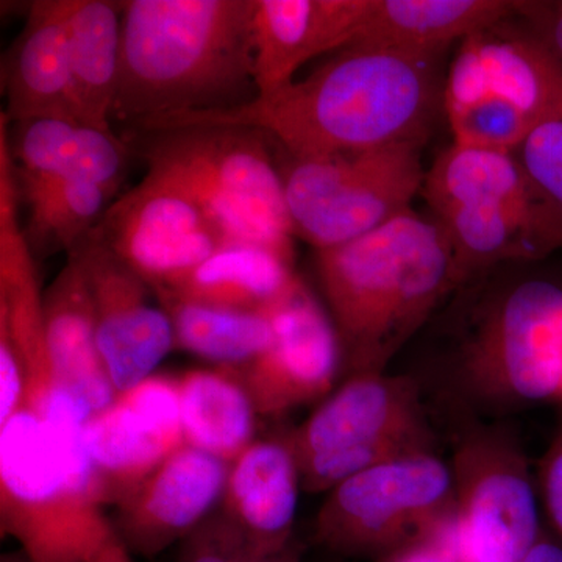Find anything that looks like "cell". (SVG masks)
Returning <instances> with one entry per match:
<instances>
[{
  "instance_id": "6da1fadb",
  "label": "cell",
  "mask_w": 562,
  "mask_h": 562,
  "mask_svg": "<svg viewBox=\"0 0 562 562\" xmlns=\"http://www.w3.org/2000/svg\"><path fill=\"white\" fill-rule=\"evenodd\" d=\"M438 55L350 46L305 80L228 109L183 111L138 132L241 127L268 135L291 157H324L420 140L438 106Z\"/></svg>"
},
{
  "instance_id": "7a4b0ae2",
  "label": "cell",
  "mask_w": 562,
  "mask_h": 562,
  "mask_svg": "<svg viewBox=\"0 0 562 562\" xmlns=\"http://www.w3.org/2000/svg\"><path fill=\"white\" fill-rule=\"evenodd\" d=\"M255 0L122 2L113 117L132 122L228 109L254 85Z\"/></svg>"
},
{
  "instance_id": "3957f363",
  "label": "cell",
  "mask_w": 562,
  "mask_h": 562,
  "mask_svg": "<svg viewBox=\"0 0 562 562\" xmlns=\"http://www.w3.org/2000/svg\"><path fill=\"white\" fill-rule=\"evenodd\" d=\"M317 273L351 375L383 373L458 281L441 225L413 210L353 241L317 250Z\"/></svg>"
},
{
  "instance_id": "277c9868",
  "label": "cell",
  "mask_w": 562,
  "mask_h": 562,
  "mask_svg": "<svg viewBox=\"0 0 562 562\" xmlns=\"http://www.w3.org/2000/svg\"><path fill=\"white\" fill-rule=\"evenodd\" d=\"M106 508L83 432L25 408L0 425V531L29 561L136 562Z\"/></svg>"
},
{
  "instance_id": "5b68a950",
  "label": "cell",
  "mask_w": 562,
  "mask_h": 562,
  "mask_svg": "<svg viewBox=\"0 0 562 562\" xmlns=\"http://www.w3.org/2000/svg\"><path fill=\"white\" fill-rule=\"evenodd\" d=\"M420 140L281 166L292 232L316 250L368 235L405 211L424 188Z\"/></svg>"
},
{
  "instance_id": "8992f818",
  "label": "cell",
  "mask_w": 562,
  "mask_h": 562,
  "mask_svg": "<svg viewBox=\"0 0 562 562\" xmlns=\"http://www.w3.org/2000/svg\"><path fill=\"white\" fill-rule=\"evenodd\" d=\"M284 439L302 490L330 492L382 462L428 450L419 387L408 376L355 373Z\"/></svg>"
},
{
  "instance_id": "52a82bcc",
  "label": "cell",
  "mask_w": 562,
  "mask_h": 562,
  "mask_svg": "<svg viewBox=\"0 0 562 562\" xmlns=\"http://www.w3.org/2000/svg\"><path fill=\"white\" fill-rule=\"evenodd\" d=\"M327 494L314 541L347 558L382 561L454 512L452 468L430 450L382 462Z\"/></svg>"
},
{
  "instance_id": "ba28073f",
  "label": "cell",
  "mask_w": 562,
  "mask_h": 562,
  "mask_svg": "<svg viewBox=\"0 0 562 562\" xmlns=\"http://www.w3.org/2000/svg\"><path fill=\"white\" fill-rule=\"evenodd\" d=\"M450 536L460 562H522L542 538L538 501L519 447L495 432L462 442L452 468Z\"/></svg>"
},
{
  "instance_id": "9c48e42d",
  "label": "cell",
  "mask_w": 562,
  "mask_h": 562,
  "mask_svg": "<svg viewBox=\"0 0 562 562\" xmlns=\"http://www.w3.org/2000/svg\"><path fill=\"white\" fill-rule=\"evenodd\" d=\"M20 188L11 157L9 133L0 131V330L20 357L25 376L22 408L57 430L81 432L91 414L61 386L44 322L41 291L32 247L20 224Z\"/></svg>"
},
{
  "instance_id": "30bf717a",
  "label": "cell",
  "mask_w": 562,
  "mask_h": 562,
  "mask_svg": "<svg viewBox=\"0 0 562 562\" xmlns=\"http://www.w3.org/2000/svg\"><path fill=\"white\" fill-rule=\"evenodd\" d=\"M562 288L549 280L517 284L492 310L469 355L476 390L492 401L560 397Z\"/></svg>"
},
{
  "instance_id": "8fae6325",
  "label": "cell",
  "mask_w": 562,
  "mask_h": 562,
  "mask_svg": "<svg viewBox=\"0 0 562 562\" xmlns=\"http://www.w3.org/2000/svg\"><path fill=\"white\" fill-rule=\"evenodd\" d=\"M91 236L155 290L225 244L198 202L158 169L111 203Z\"/></svg>"
},
{
  "instance_id": "7c38bea8",
  "label": "cell",
  "mask_w": 562,
  "mask_h": 562,
  "mask_svg": "<svg viewBox=\"0 0 562 562\" xmlns=\"http://www.w3.org/2000/svg\"><path fill=\"white\" fill-rule=\"evenodd\" d=\"M106 506H116L184 441L177 379L150 375L121 392L83 431Z\"/></svg>"
},
{
  "instance_id": "4fadbf2b",
  "label": "cell",
  "mask_w": 562,
  "mask_h": 562,
  "mask_svg": "<svg viewBox=\"0 0 562 562\" xmlns=\"http://www.w3.org/2000/svg\"><path fill=\"white\" fill-rule=\"evenodd\" d=\"M271 346L238 373L260 416H279L330 392L339 364L341 338L335 322L305 283L268 310Z\"/></svg>"
},
{
  "instance_id": "5bb4252c",
  "label": "cell",
  "mask_w": 562,
  "mask_h": 562,
  "mask_svg": "<svg viewBox=\"0 0 562 562\" xmlns=\"http://www.w3.org/2000/svg\"><path fill=\"white\" fill-rule=\"evenodd\" d=\"M512 18L461 41L443 87L446 111L495 98L535 125L562 111L561 66L525 22L509 24Z\"/></svg>"
},
{
  "instance_id": "9a60e30c",
  "label": "cell",
  "mask_w": 562,
  "mask_h": 562,
  "mask_svg": "<svg viewBox=\"0 0 562 562\" xmlns=\"http://www.w3.org/2000/svg\"><path fill=\"white\" fill-rule=\"evenodd\" d=\"M94 301L103 364L117 394L154 375L176 347L172 322L149 302L151 288L98 239L76 247Z\"/></svg>"
},
{
  "instance_id": "2e32d148",
  "label": "cell",
  "mask_w": 562,
  "mask_h": 562,
  "mask_svg": "<svg viewBox=\"0 0 562 562\" xmlns=\"http://www.w3.org/2000/svg\"><path fill=\"white\" fill-rule=\"evenodd\" d=\"M227 475V462L183 443L114 506L111 519L133 557L183 542L221 505Z\"/></svg>"
},
{
  "instance_id": "e0dca14e",
  "label": "cell",
  "mask_w": 562,
  "mask_h": 562,
  "mask_svg": "<svg viewBox=\"0 0 562 562\" xmlns=\"http://www.w3.org/2000/svg\"><path fill=\"white\" fill-rule=\"evenodd\" d=\"M138 154L187 162L238 195L284 232H292L280 166L269 150V136L241 127H184L138 132ZM295 238V236H294Z\"/></svg>"
},
{
  "instance_id": "ac0fdd59",
  "label": "cell",
  "mask_w": 562,
  "mask_h": 562,
  "mask_svg": "<svg viewBox=\"0 0 562 562\" xmlns=\"http://www.w3.org/2000/svg\"><path fill=\"white\" fill-rule=\"evenodd\" d=\"M369 0H255L251 18L257 95L286 87L302 65L357 38Z\"/></svg>"
},
{
  "instance_id": "d6986e66",
  "label": "cell",
  "mask_w": 562,
  "mask_h": 562,
  "mask_svg": "<svg viewBox=\"0 0 562 562\" xmlns=\"http://www.w3.org/2000/svg\"><path fill=\"white\" fill-rule=\"evenodd\" d=\"M453 251L457 280L503 261H536L562 250V217L543 195L484 201L436 213Z\"/></svg>"
},
{
  "instance_id": "ffe728a7",
  "label": "cell",
  "mask_w": 562,
  "mask_h": 562,
  "mask_svg": "<svg viewBox=\"0 0 562 562\" xmlns=\"http://www.w3.org/2000/svg\"><path fill=\"white\" fill-rule=\"evenodd\" d=\"M44 322L52 364L61 386L91 414L117 397L103 364L94 301L77 250L44 291Z\"/></svg>"
},
{
  "instance_id": "44dd1931",
  "label": "cell",
  "mask_w": 562,
  "mask_h": 562,
  "mask_svg": "<svg viewBox=\"0 0 562 562\" xmlns=\"http://www.w3.org/2000/svg\"><path fill=\"white\" fill-rule=\"evenodd\" d=\"M301 487V471L286 439L255 441L228 465L221 512L273 557L295 546Z\"/></svg>"
},
{
  "instance_id": "7402d4cb",
  "label": "cell",
  "mask_w": 562,
  "mask_h": 562,
  "mask_svg": "<svg viewBox=\"0 0 562 562\" xmlns=\"http://www.w3.org/2000/svg\"><path fill=\"white\" fill-rule=\"evenodd\" d=\"M74 0L33 2L7 65L10 122L36 117L76 120L70 99L69 18Z\"/></svg>"
},
{
  "instance_id": "603a6c76",
  "label": "cell",
  "mask_w": 562,
  "mask_h": 562,
  "mask_svg": "<svg viewBox=\"0 0 562 562\" xmlns=\"http://www.w3.org/2000/svg\"><path fill=\"white\" fill-rule=\"evenodd\" d=\"M9 143L18 179L92 181L117 190L132 154L113 132L63 117L13 122Z\"/></svg>"
},
{
  "instance_id": "cb8c5ba5",
  "label": "cell",
  "mask_w": 562,
  "mask_h": 562,
  "mask_svg": "<svg viewBox=\"0 0 562 562\" xmlns=\"http://www.w3.org/2000/svg\"><path fill=\"white\" fill-rule=\"evenodd\" d=\"M517 7L512 0H369L350 46L439 55L453 41L514 16Z\"/></svg>"
},
{
  "instance_id": "d4e9b609",
  "label": "cell",
  "mask_w": 562,
  "mask_h": 562,
  "mask_svg": "<svg viewBox=\"0 0 562 562\" xmlns=\"http://www.w3.org/2000/svg\"><path fill=\"white\" fill-rule=\"evenodd\" d=\"M301 283L294 262L276 251L231 244L179 279L151 291L217 308L266 312Z\"/></svg>"
},
{
  "instance_id": "484cf974",
  "label": "cell",
  "mask_w": 562,
  "mask_h": 562,
  "mask_svg": "<svg viewBox=\"0 0 562 562\" xmlns=\"http://www.w3.org/2000/svg\"><path fill=\"white\" fill-rule=\"evenodd\" d=\"M122 2L74 0L69 18L70 99L76 120L111 131L122 52Z\"/></svg>"
},
{
  "instance_id": "4316f807",
  "label": "cell",
  "mask_w": 562,
  "mask_h": 562,
  "mask_svg": "<svg viewBox=\"0 0 562 562\" xmlns=\"http://www.w3.org/2000/svg\"><path fill=\"white\" fill-rule=\"evenodd\" d=\"M184 441L228 465L257 441V409L232 369H194L177 376Z\"/></svg>"
},
{
  "instance_id": "83f0119b",
  "label": "cell",
  "mask_w": 562,
  "mask_h": 562,
  "mask_svg": "<svg viewBox=\"0 0 562 562\" xmlns=\"http://www.w3.org/2000/svg\"><path fill=\"white\" fill-rule=\"evenodd\" d=\"M157 297L172 322L176 347L216 362L220 368H243L271 346L273 328L268 310L241 312L171 295Z\"/></svg>"
},
{
  "instance_id": "f1b7e54d",
  "label": "cell",
  "mask_w": 562,
  "mask_h": 562,
  "mask_svg": "<svg viewBox=\"0 0 562 562\" xmlns=\"http://www.w3.org/2000/svg\"><path fill=\"white\" fill-rule=\"evenodd\" d=\"M20 195L29 209L27 241L32 250L76 249L83 243L117 188L92 181H50L18 179Z\"/></svg>"
},
{
  "instance_id": "f546056e",
  "label": "cell",
  "mask_w": 562,
  "mask_h": 562,
  "mask_svg": "<svg viewBox=\"0 0 562 562\" xmlns=\"http://www.w3.org/2000/svg\"><path fill=\"white\" fill-rule=\"evenodd\" d=\"M446 113L453 144L476 149L516 151L536 127L519 110L495 98Z\"/></svg>"
},
{
  "instance_id": "4dcf8cb0",
  "label": "cell",
  "mask_w": 562,
  "mask_h": 562,
  "mask_svg": "<svg viewBox=\"0 0 562 562\" xmlns=\"http://www.w3.org/2000/svg\"><path fill=\"white\" fill-rule=\"evenodd\" d=\"M273 557L262 553L220 509L180 543L177 562H268Z\"/></svg>"
},
{
  "instance_id": "1f68e13d",
  "label": "cell",
  "mask_w": 562,
  "mask_h": 562,
  "mask_svg": "<svg viewBox=\"0 0 562 562\" xmlns=\"http://www.w3.org/2000/svg\"><path fill=\"white\" fill-rule=\"evenodd\" d=\"M514 154L532 184L562 217V111L536 125Z\"/></svg>"
},
{
  "instance_id": "d6a6232c",
  "label": "cell",
  "mask_w": 562,
  "mask_h": 562,
  "mask_svg": "<svg viewBox=\"0 0 562 562\" xmlns=\"http://www.w3.org/2000/svg\"><path fill=\"white\" fill-rule=\"evenodd\" d=\"M25 376L13 342L0 330V425L24 406Z\"/></svg>"
},
{
  "instance_id": "836d02e7",
  "label": "cell",
  "mask_w": 562,
  "mask_h": 562,
  "mask_svg": "<svg viewBox=\"0 0 562 562\" xmlns=\"http://www.w3.org/2000/svg\"><path fill=\"white\" fill-rule=\"evenodd\" d=\"M517 16L522 18L562 68V0L558 2H519Z\"/></svg>"
},
{
  "instance_id": "e575fe53",
  "label": "cell",
  "mask_w": 562,
  "mask_h": 562,
  "mask_svg": "<svg viewBox=\"0 0 562 562\" xmlns=\"http://www.w3.org/2000/svg\"><path fill=\"white\" fill-rule=\"evenodd\" d=\"M453 514V513H452ZM442 520L435 530L395 550L383 562H460L450 538V519Z\"/></svg>"
},
{
  "instance_id": "d590c367",
  "label": "cell",
  "mask_w": 562,
  "mask_h": 562,
  "mask_svg": "<svg viewBox=\"0 0 562 562\" xmlns=\"http://www.w3.org/2000/svg\"><path fill=\"white\" fill-rule=\"evenodd\" d=\"M542 497L547 516L562 542V438L554 443L543 464Z\"/></svg>"
},
{
  "instance_id": "8d00e7d4",
  "label": "cell",
  "mask_w": 562,
  "mask_h": 562,
  "mask_svg": "<svg viewBox=\"0 0 562 562\" xmlns=\"http://www.w3.org/2000/svg\"><path fill=\"white\" fill-rule=\"evenodd\" d=\"M522 562H562V542L542 535Z\"/></svg>"
},
{
  "instance_id": "74e56055",
  "label": "cell",
  "mask_w": 562,
  "mask_h": 562,
  "mask_svg": "<svg viewBox=\"0 0 562 562\" xmlns=\"http://www.w3.org/2000/svg\"><path fill=\"white\" fill-rule=\"evenodd\" d=\"M268 562H301V552H299L297 546H292L290 550L277 554Z\"/></svg>"
},
{
  "instance_id": "f35d334b",
  "label": "cell",
  "mask_w": 562,
  "mask_h": 562,
  "mask_svg": "<svg viewBox=\"0 0 562 562\" xmlns=\"http://www.w3.org/2000/svg\"><path fill=\"white\" fill-rule=\"evenodd\" d=\"M0 562H31V561L27 560V557H25V554L22 553L21 550H18V552L2 554V560H0Z\"/></svg>"
},
{
  "instance_id": "ab89813d",
  "label": "cell",
  "mask_w": 562,
  "mask_h": 562,
  "mask_svg": "<svg viewBox=\"0 0 562 562\" xmlns=\"http://www.w3.org/2000/svg\"><path fill=\"white\" fill-rule=\"evenodd\" d=\"M560 397H562V368H561V386H560Z\"/></svg>"
}]
</instances>
